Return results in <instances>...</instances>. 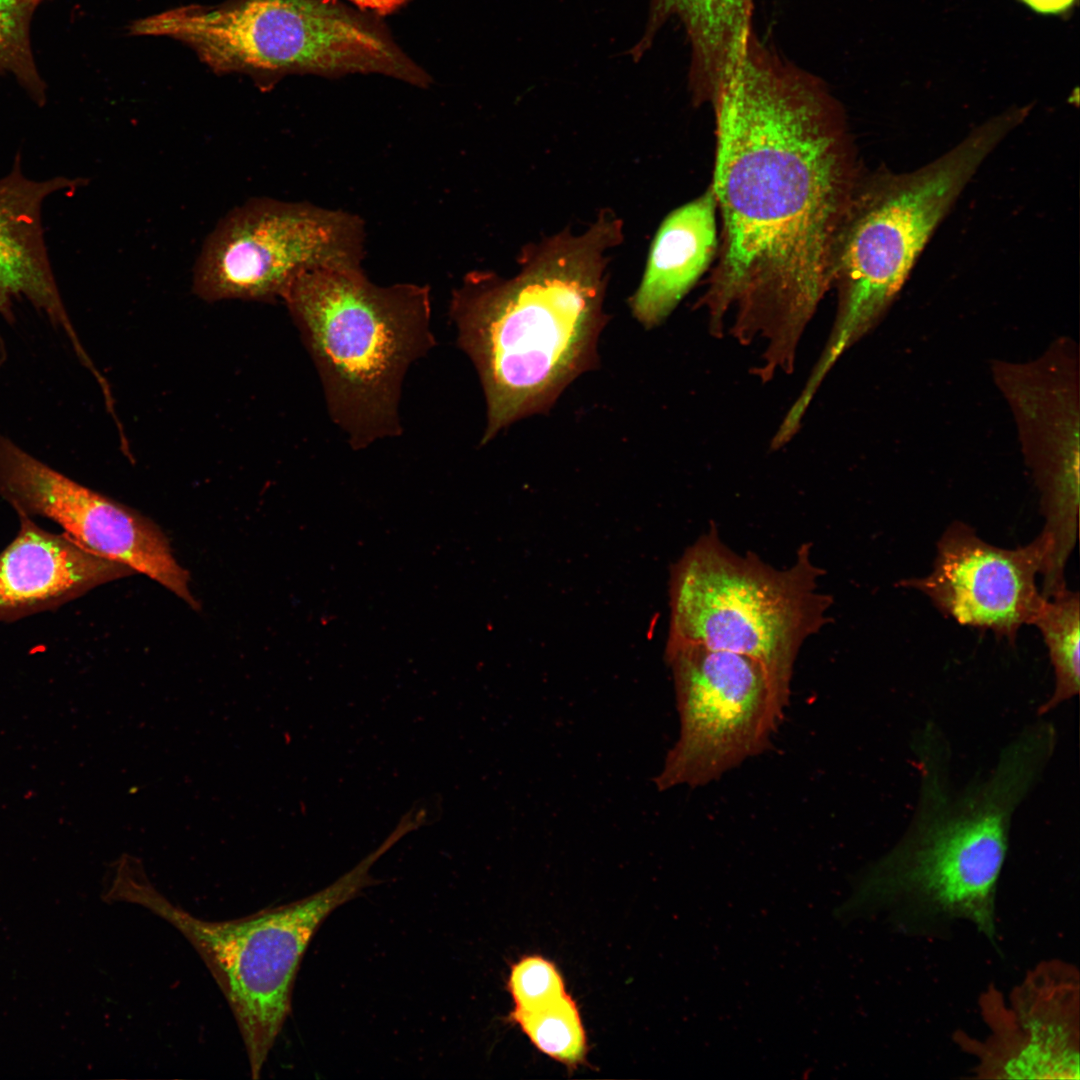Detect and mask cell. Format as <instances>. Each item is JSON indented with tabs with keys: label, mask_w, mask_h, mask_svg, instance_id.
<instances>
[{
	"label": "cell",
	"mask_w": 1080,
	"mask_h": 1080,
	"mask_svg": "<svg viewBox=\"0 0 1080 1080\" xmlns=\"http://www.w3.org/2000/svg\"><path fill=\"white\" fill-rule=\"evenodd\" d=\"M715 123L721 218L705 300L805 320L832 285L840 228L865 173L824 81L754 33L703 98Z\"/></svg>",
	"instance_id": "obj_1"
},
{
	"label": "cell",
	"mask_w": 1080,
	"mask_h": 1080,
	"mask_svg": "<svg viewBox=\"0 0 1080 1080\" xmlns=\"http://www.w3.org/2000/svg\"><path fill=\"white\" fill-rule=\"evenodd\" d=\"M623 240L605 211L582 234L565 230L523 248L519 272L472 271L454 289L450 317L487 404L482 444L511 423L547 412L563 390L598 364L607 316V252Z\"/></svg>",
	"instance_id": "obj_2"
},
{
	"label": "cell",
	"mask_w": 1080,
	"mask_h": 1080,
	"mask_svg": "<svg viewBox=\"0 0 1080 1080\" xmlns=\"http://www.w3.org/2000/svg\"><path fill=\"white\" fill-rule=\"evenodd\" d=\"M1055 743V729L1035 723L1005 747L984 780L954 791L944 742L927 729L917 749L920 793L912 824L861 875L840 911L854 917L887 911L910 930L965 920L993 941L1011 821Z\"/></svg>",
	"instance_id": "obj_3"
},
{
	"label": "cell",
	"mask_w": 1080,
	"mask_h": 1080,
	"mask_svg": "<svg viewBox=\"0 0 1080 1080\" xmlns=\"http://www.w3.org/2000/svg\"><path fill=\"white\" fill-rule=\"evenodd\" d=\"M281 299L351 447L398 436L403 379L435 345L429 287L380 286L362 267L318 268L297 276Z\"/></svg>",
	"instance_id": "obj_4"
},
{
	"label": "cell",
	"mask_w": 1080,
	"mask_h": 1080,
	"mask_svg": "<svg viewBox=\"0 0 1080 1080\" xmlns=\"http://www.w3.org/2000/svg\"><path fill=\"white\" fill-rule=\"evenodd\" d=\"M1028 114V107L997 114L915 170L865 171L836 241L832 284L840 315L816 377L888 307L968 183Z\"/></svg>",
	"instance_id": "obj_5"
},
{
	"label": "cell",
	"mask_w": 1080,
	"mask_h": 1080,
	"mask_svg": "<svg viewBox=\"0 0 1080 1080\" xmlns=\"http://www.w3.org/2000/svg\"><path fill=\"white\" fill-rule=\"evenodd\" d=\"M383 846L329 886L297 901L224 921L198 918L167 899L139 859L122 856L108 896L142 906L170 923L196 949L225 996L258 1078L289 1015L294 980L313 935L339 906L378 881L370 874Z\"/></svg>",
	"instance_id": "obj_6"
},
{
	"label": "cell",
	"mask_w": 1080,
	"mask_h": 1080,
	"mask_svg": "<svg viewBox=\"0 0 1080 1080\" xmlns=\"http://www.w3.org/2000/svg\"><path fill=\"white\" fill-rule=\"evenodd\" d=\"M376 17L341 0H237L162 11L130 33L182 42L216 72L379 74L428 87L431 77Z\"/></svg>",
	"instance_id": "obj_7"
},
{
	"label": "cell",
	"mask_w": 1080,
	"mask_h": 1080,
	"mask_svg": "<svg viewBox=\"0 0 1080 1080\" xmlns=\"http://www.w3.org/2000/svg\"><path fill=\"white\" fill-rule=\"evenodd\" d=\"M811 545L776 568L753 552L731 549L711 524L672 566L666 648L699 646L753 658L790 695L796 659L827 623L831 595Z\"/></svg>",
	"instance_id": "obj_8"
},
{
	"label": "cell",
	"mask_w": 1080,
	"mask_h": 1080,
	"mask_svg": "<svg viewBox=\"0 0 1080 1080\" xmlns=\"http://www.w3.org/2000/svg\"><path fill=\"white\" fill-rule=\"evenodd\" d=\"M360 216L306 201L249 199L231 209L205 239L192 290L207 302L272 301L318 268L362 267Z\"/></svg>",
	"instance_id": "obj_9"
},
{
	"label": "cell",
	"mask_w": 1080,
	"mask_h": 1080,
	"mask_svg": "<svg viewBox=\"0 0 1080 1080\" xmlns=\"http://www.w3.org/2000/svg\"><path fill=\"white\" fill-rule=\"evenodd\" d=\"M679 735L655 779L659 790L696 788L763 752L790 695L759 661L699 646L665 650Z\"/></svg>",
	"instance_id": "obj_10"
},
{
	"label": "cell",
	"mask_w": 1080,
	"mask_h": 1080,
	"mask_svg": "<svg viewBox=\"0 0 1080 1080\" xmlns=\"http://www.w3.org/2000/svg\"><path fill=\"white\" fill-rule=\"evenodd\" d=\"M0 497L17 515L44 517L86 551L160 583L193 609L189 574L151 520L85 487L0 434Z\"/></svg>",
	"instance_id": "obj_11"
},
{
	"label": "cell",
	"mask_w": 1080,
	"mask_h": 1080,
	"mask_svg": "<svg viewBox=\"0 0 1080 1080\" xmlns=\"http://www.w3.org/2000/svg\"><path fill=\"white\" fill-rule=\"evenodd\" d=\"M1048 554L1041 534L1025 546L1007 549L955 521L937 542L931 571L897 585L919 591L960 625L1014 642L1021 627L1033 625L1043 605L1037 577L1046 568Z\"/></svg>",
	"instance_id": "obj_12"
},
{
	"label": "cell",
	"mask_w": 1080,
	"mask_h": 1080,
	"mask_svg": "<svg viewBox=\"0 0 1080 1080\" xmlns=\"http://www.w3.org/2000/svg\"><path fill=\"white\" fill-rule=\"evenodd\" d=\"M991 1032L977 1071L1000 1079H1079L1078 977L1064 965L1037 968L1010 1005L985 998Z\"/></svg>",
	"instance_id": "obj_13"
},
{
	"label": "cell",
	"mask_w": 1080,
	"mask_h": 1080,
	"mask_svg": "<svg viewBox=\"0 0 1080 1080\" xmlns=\"http://www.w3.org/2000/svg\"><path fill=\"white\" fill-rule=\"evenodd\" d=\"M82 179L64 176L45 180L27 177L20 155L0 178V315L15 321L13 303L25 298L65 333L81 363L92 371V360L68 316L54 276L44 239L42 209L55 193L72 194Z\"/></svg>",
	"instance_id": "obj_14"
},
{
	"label": "cell",
	"mask_w": 1080,
	"mask_h": 1080,
	"mask_svg": "<svg viewBox=\"0 0 1080 1080\" xmlns=\"http://www.w3.org/2000/svg\"><path fill=\"white\" fill-rule=\"evenodd\" d=\"M1049 359L1003 369L1001 384L1021 424L1041 506L1065 511L1079 503V410L1071 377H1056Z\"/></svg>",
	"instance_id": "obj_15"
},
{
	"label": "cell",
	"mask_w": 1080,
	"mask_h": 1080,
	"mask_svg": "<svg viewBox=\"0 0 1080 1080\" xmlns=\"http://www.w3.org/2000/svg\"><path fill=\"white\" fill-rule=\"evenodd\" d=\"M19 530L0 553V621L57 608L134 572L18 515Z\"/></svg>",
	"instance_id": "obj_16"
},
{
	"label": "cell",
	"mask_w": 1080,
	"mask_h": 1080,
	"mask_svg": "<svg viewBox=\"0 0 1080 1080\" xmlns=\"http://www.w3.org/2000/svg\"><path fill=\"white\" fill-rule=\"evenodd\" d=\"M717 249V203L709 185L670 212L658 228L630 299L633 316L646 328L660 324L712 265Z\"/></svg>",
	"instance_id": "obj_17"
},
{
	"label": "cell",
	"mask_w": 1080,
	"mask_h": 1080,
	"mask_svg": "<svg viewBox=\"0 0 1080 1080\" xmlns=\"http://www.w3.org/2000/svg\"><path fill=\"white\" fill-rule=\"evenodd\" d=\"M754 0H651L643 53L670 19L683 26L690 46L688 85L693 102L703 97L739 61L753 30Z\"/></svg>",
	"instance_id": "obj_18"
},
{
	"label": "cell",
	"mask_w": 1080,
	"mask_h": 1080,
	"mask_svg": "<svg viewBox=\"0 0 1080 1080\" xmlns=\"http://www.w3.org/2000/svg\"><path fill=\"white\" fill-rule=\"evenodd\" d=\"M1034 626L1040 631L1054 672V689L1039 715L1073 698L1080 688V600L1068 587L1044 598Z\"/></svg>",
	"instance_id": "obj_19"
},
{
	"label": "cell",
	"mask_w": 1080,
	"mask_h": 1080,
	"mask_svg": "<svg viewBox=\"0 0 1080 1080\" xmlns=\"http://www.w3.org/2000/svg\"><path fill=\"white\" fill-rule=\"evenodd\" d=\"M509 1020L551 1059L570 1068L584 1062L588 1051L586 1031L577 1003L567 992L534 1009L511 1011Z\"/></svg>",
	"instance_id": "obj_20"
},
{
	"label": "cell",
	"mask_w": 1080,
	"mask_h": 1080,
	"mask_svg": "<svg viewBox=\"0 0 1080 1080\" xmlns=\"http://www.w3.org/2000/svg\"><path fill=\"white\" fill-rule=\"evenodd\" d=\"M513 1012L534 1009L565 994L564 978L557 966L541 955H526L515 962L507 979Z\"/></svg>",
	"instance_id": "obj_21"
},
{
	"label": "cell",
	"mask_w": 1080,
	"mask_h": 1080,
	"mask_svg": "<svg viewBox=\"0 0 1080 1080\" xmlns=\"http://www.w3.org/2000/svg\"><path fill=\"white\" fill-rule=\"evenodd\" d=\"M38 0H0V55L20 38L24 21Z\"/></svg>",
	"instance_id": "obj_22"
},
{
	"label": "cell",
	"mask_w": 1080,
	"mask_h": 1080,
	"mask_svg": "<svg viewBox=\"0 0 1080 1080\" xmlns=\"http://www.w3.org/2000/svg\"><path fill=\"white\" fill-rule=\"evenodd\" d=\"M1024 7L1042 16H1066L1078 0H1018Z\"/></svg>",
	"instance_id": "obj_23"
},
{
	"label": "cell",
	"mask_w": 1080,
	"mask_h": 1080,
	"mask_svg": "<svg viewBox=\"0 0 1080 1080\" xmlns=\"http://www.w3.org/2000/svg\"><path fill=\"white\" fill-rule=\"evenodd\" d=\"M343 1V0H341ZM374 16H386L403 8L409 0H344Z\"/></svg>",
	"instance_id": "obj_24"
},
{
	"label": "cell",
	"mask_w": 1080,
	"mask_h": 1080,
	"mask_svg": "<svg viewBox=\"0 0 1080 1080\" xmlns=\"http://www.w3.org/2000/svg\"><path fill=\"white\" fill-rule=\"evenodd\" d=\"M7 358V349L4 340L0 336V368L5 363Z\"/></svg>",
	"instance_id": "obj_25"
}]
</instances>
